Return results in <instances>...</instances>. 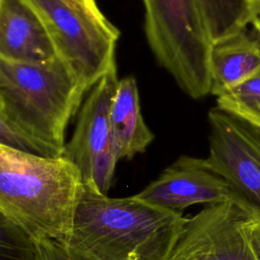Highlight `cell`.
<instances>
[{"instance_id":"obj_1","label":"cell","mask_w":260,"mask_h":260,"mask_svg":"<svg viewBox=\"0 0 260 260\" xmlns=\"http://www.w3.org/2000/svg\"><path fill=\"white\" fill-rule=\"evenodd\" d=\"M86 91L59 57L38 64L0 59V145L62 156L67 126Z\"/></svg>"},{"instance_id":"obj_2","label":"cell","mask_w":260,"mask_h":260,"mask_svg":"<svg viewBox=\"0 0 260 260\" xmlns=\"http://www.w3.org/2000/svg\"><path fill=\"white\" fill-rule=\"evenodd\" d=\"M187 219L136 194L113 198L83 186L66 245L87 260H173Z\"/></svg>"},{"instance_id":"obj_3","label":"cell","mask_w":260,"mask_h":260,"mask_svg":"<svg viewBox=\"0 0 260 260\" xmlns=\"http://www.w3.org/2000/svg\"><path fill=\"white\" fill-rule=\"evenodd\" d=\"M83 183L64 155L42 156L0 145L2 220L31 243L70 238Z\"/></svg>"},{"instance_id":"obj_4","label":"cell","mask_w":260,"mask_h":260,"mask_svg":"<svg viewBox=\"0 0 260 260\" xmlns=\"http://www.w3.org/2000/svg\"><path fill=\"white\" fill-rule=\"evenodd\" d=\"M144 30L156 61L190 98L210 93L211 41L198 0H142Z\"/></svg>"},{"instance_id":"obj_5","label":"cell","mask_w":260,"mask_h":260,"mask_svg":"<svg viewBox=\"0 0 260 260\" xmlns=\"http://www.w3.org/2000/svg\"><path fill=\"white\" fill-rule=\"evenodd\" d=\"M43 21L57 55L89 89L114 66L120 31L71 0H25Z\"/></svg>"},{"instance_id":"obj_6","label":"cell","mask_w":260,"mask_h":260,"mask_svg":"<svg viewBox=\"0 0 260 260\" xmlns=\"http://www.w3.org/2000/svg\"><path fill=\"white\" fill-rule=\"evenodd\" d=\"M118 82L114 66L89 89L63 154L77 167L83 186L106 195L119 160L110 122Z\"/></svg>"},{"instance_id":"obj_7","label":"cell","mask_w":260,"mask_h":260,"mask_svg":"<svg viewBox=\"0 0 260 260\" xmlns=\"http://www.w3.org/2000/svg\"><path fill=\"white\" fill-rule=\"evenodd\" d=\"M206 165L230 185L236 202L260 220V129L219 108L208 113Z\"/></svg>"},{"instance_id":"obj_8","label":"cell","mask_w":260,"mask_h":260,"mask_svg":"<svg viewBox=\"0 0 260 260\" xmlns=\"http://www.w3.org/2000/svg\"><path fill=\"white\" fill-rule=\"evenodd\" d=\"M255 219L236 201L205 206L188 217L173 260H257L249 236Z\"/></svg>"},{"instance_id":"obj_9","label":"cell","mask_w":260,"mask_h":260,"mask_svg":"<svg viewBox=\"0 0 260 260\" xmlns=\"http://www.w3.org/2000/svg\"><path fill=\"white\" fill-rule=\"evenodd\" d=\"M159 207L182 212L197 204L206 206L236 201L228 182L204 158L181 155L136 194Z\"/></svg>"},{"instance_id":"obj_10","label":"cell","mask_w":260,"mask_h":260,"mask_svg":"<svg viewBox=\"0 0 260 260\" xmlns=\"http://www.w3.org/2000/svg\"><path fill=\"white\" fill-rule=\"evenodd\" d=\"M58 57L39 15L25 0H0V59L45 63Z\"/></svg>"},{"instance_id":"obj_11","label":"cell","mask_w":260,"mask_h":260,"mask_svg":"<svg viewBox=\"0 0 260 260\" xmlns=\"http://www.w3.org/2000/svg\"><path fill=\"white\" fill-rule=\"evenodd\" d=\"M260 68V19L212 44L210 93L216 96L240 85Z\"/></svg>"},{"instance_id":"obj_12","label":"cell","mask_w":260,"mask_h":260,"mask_svg":"<svg viewBox=\"0 0 260 260\" xmlns=\"http://www.w3.org/2000/svg\"><path fill=\"white\" fill-rule=\"evenodd\" d=\"M110 122L118 159H131L143 153L153 141L154 134L141 114L136 79H120L110 110Z\"/></svg>"},{"instance_id":"obj_13","label":"cell","mask_w":260,"mask_h":260,"mask_svg":"<svg viewBox=\"0 0 260 260\" xmlns=\"http://www.w3.org/2000/svg\"><path fill=\"white\" fill-rule=\"evenodd\" d=\"M211 44L246 28L258 18V0H198Z\"/></svg>"},{"instance_id":"obj_14","label":"cell","mask_w":260,"mask_h":260,"mask_svg":"<svg viewBox=\"0 0 260 260\" xmlns=\"http://www.w3.org/2000/svg\"><path fill=\"white\" fill-rule=\"evenodd\" d=\"M217 108L260 129V68L249 79L216 96Z\"/></svg>"},{"instance_id":"obj_15","label":"cell","mask_w":260,"mask_h":260,"mask_svg":"<svg viewBox=\"0 0 260 260\" xmlns=\"http://www.w3.org/2000/svg\"><path fill=\"white\" fill-rule=\"evenodd\" d=\"M36 260H87L71 250L66 244L42 240L32 243Z\"/></svg>"},{"instance_id":"obj_16","label":"cell","mask_w":260,"mask_h":260,"mask_svg":"<svg viewBox=\"0 0 260 260\" xmlns=\"http://www.w3.org/2000/svg\"><path fill=\"white\" fill-rule=\"evenodd\" d=\"M249 236L257 260H260V220L255 219L249 226Z\"/></svg>"},{"instance_id":"obj_17","label":"cell","mask_w":260,"mask_h":260,"mask_svg":"<svg viewBox=\"0 0 260 260\" xmlns=\"http://www.w3.org/2000/svg\"><path fill=\"white\" fill-rule=\"evenodd\" d=\"M71 1L81 5L84 8H86L87 10H89L94 15H96V16H99L101 18H106V16L103 14L101 9L99 8L98 3H96L95 0H71Z\"/></svg>"},{"instance_id":"obj_18","label":"cell","mask_w":260,"mask_h":260,"mask_svg":"<svg viewBox=\"0 0 260 260\" xmlns=\"http://www.w3.org/2000/svg\"><path fill=\"white\" fill-rule=\"evenodd\" d=\"M258 17L260 19V0H258Z\"/></svg>"},{"instance_id":"obj_19","label":"cell","mask_w":260,"mask_h":260,"mask_svg":"<svg viewBox=\"0 0 260 260\" xmlns=\"http://www.w3.org/2000/svg\"><path fill=\"white\" fill-rule=\"evenodd\" d=\"M35 260H36V258H35Z\"/></svg>"}]
</instances>
